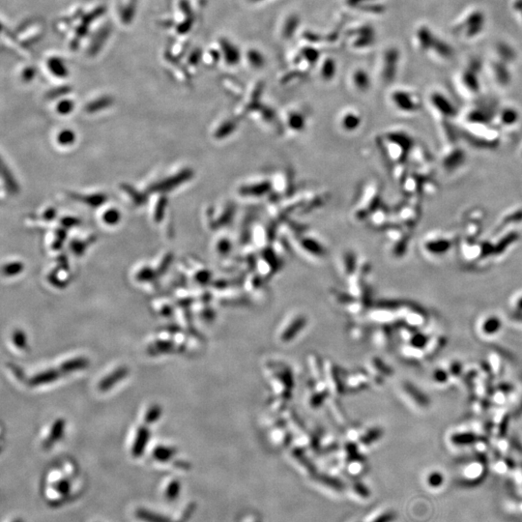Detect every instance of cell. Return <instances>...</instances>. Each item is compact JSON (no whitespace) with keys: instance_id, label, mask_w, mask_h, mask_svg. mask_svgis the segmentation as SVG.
Instances as JSON below:
<instances>
[{"instance_id":"52a82bcc","label":"cell","mask_w":522,"mask_h":522,"mask_svg":"<svg viewBox=\"0 0 522 522\" xmlns=\"http://www.w3.org/2000/svg\"><path fill=\"white\" fill-rule=\"evenodd\" d=\"M59 376H60V373L58 371L50 369V371H47L46 373L36 374L34 377L30 380V384L33 385V386L42 385V384H48V383L55 381Z\"/></svg>"},{"instance_id":"7402d4cb","label":"cell","mask_w":522,"mask_h":522,"mask_svg":"<svg viewBox=\"0 0 522 522\" xmlns=\"http://www.w3.org/2000/svg\"><path fill=\"white\" fill-rule=\"evenodd\" d=\"M13 340H14V343L17 345V347L20 348V349H25L26 346V335H25V332L23 331H16L13 335Z\"/></svg>"},{"instance_id":"4316f807","label":"cell","mask_w":522,"mask_h":522,"mask_svg":"<svg viewBox=\"0 0 522 522\" xmlns=\"http://www.w3.org/2000/svg\"><path fill=\"white\" fill-rule=\"evenodd\" d=\"M499 328V322L497 319H491L490 321L487 322L486 324V330L487 332H493Z\"/></svg>"},{"instance_id":"7a4b0ae2","label":"cell","mask_w":522,"mask_h":522,"mask_svg":"<svg viewBox=\"0 0 522 522\" xmlns=\"http://www.w3.org/2000/svg\"><path fill=\"white\" fill-rule=\"evenodd\" d=\"M361 122L362 118L359 113L353 111H347L342 113L339 117V126L341 130L346 133H352L360 127Z\"/></svg>"},{"instance_id":"44dd1931","label":"cell","mask_w":522,"mask_h":522,"mask_svg":"<svg viewBox=\"0 0 522 522\" xmlns=\"http://www.w3.org/2000/svg\"><path fill=\"white\" fill-rule=\"evenodd\" d=\"M161 413H162L161 408L158 405H153L148 409L146 415H145V421L149 424L154 423L161 416Z\"/></svg>"},{"instance_id":"d6986e66","label":"cell","mask_w":522,"mask_h":522,"mask_svg":"<svg viewBox=\"0 0 522 522\" xmlns=\"http://www.w3.org/2000/svg\"><path fill=\"white\" fill-rule=\"evenodd\" d=\"M235 124L231 123V122H224L222 123V125L219 127V129H216L215 132V137L216 138H223V137H226L228 136L231 132L230 130H234Z\"/></svg>"},{"instance_id":"484cf974","label":"cell","mask_w":522,"mask_h":522,"mask_svg":"<svg viewBox=\"0 0 522 522\" xmlns=\"http://www.w3.org/2000/svg\"><path fill=\"white\" fill-rule=\"evenodd\" d=\"M229 246H230V245H229V241H228L227 239L221 240V241H219V242L216 244V250H217V252H220V253L224 254V253H226V252H228V250L230 249V248H229Z\"/></svg>"},{"instance_id":"7c38bea8","label":"cell","mask_w":522,"mask_h":522,"mask_svg":"<svg viewBox=\"0 0 522 522\" xmlns=\"http://www.w3.org/2000/svg\"><path fill=\"white\" fill-rule=\"evenodd\" d=\"M120 220H121V215L117 209H106L102 214V221L105 224V226H116Z\"/></svg>"},{"instance_id":"6da1fadb","label":"cell","mask_w":522,"mask_h":522,"mask_svg":"<svg viewBox=\"0 0 522 522\" xmlns=\"http://www.w3.org/2000/svg\"><path fill=\"white\" fill-rule=\"evenodd\" d=\"M307 325V319L304 314L299 313H291L282 321L277 333V339L282 344H287L300 336Z\"/></svg>"},{"instance_id":"8992f818","label":"cell","mask_w":522,"mask_h":522,"mask_svg":"<svg viewBox=\"0 0 522 522\" xmlns=\"http://www.w3.org/2000/svg\"><path fill=\"white\" fill-rule=\"evenodd\" d=\"M149 436H150V431L148 428L146 427L139 428L137 437L135 439V443L133 446V453L135 456L140 455L143 452L145 449V446L148 443Z\"/></svg>"},{"instance_id":"8fae6325","label":"cell","mask_w":522,"mask_h":522,"mask_svg":"<svg viewBox=\"0 0 522 522\" xmlns=\"http://www.w3.org/2000/svg\"><path fill=\"white\" fill-rule=\"evenodd\" d=\"M64 427H65L64 421L63 420H57L53 424V426H52L51 432H50V436H49L48 440L46 441V444L48 446H52V444L55 443L57 440H59L61 436L63 435Z\"/></svg>"},{"instance_id":"e0dca14e","label":"cell","mask_w":522,"mask_h":522,"mask_svg":"<svg viewBox=\"0 0 522 522\" xmlns=\"http://www.w3.org/2000/svg\"><path fill=\"white\" fill-rule=\"evenodd\" d=\"M404 388L409 395H411L412 398L417 400L420 404L426 405L428 403V400L426 398H425V396H423V394L421 391H418L417 389L414 388V386H412L411 384H405Z\"/></svg>"},{"instance_id":"30bf717a","label":"cell","mask_w":522,"mask_h":522,"mask_svg":"<svg viewBox=\"0 0 522 522\" xmlns=\"http://www.w3.org/2000/svg\"><path fill=\"white\" fill-rule=\"evenodd\" d=\"M352 82L359 91H365L369 87V78L364 71H356L353 74Z\"/></svg>"},{"instance_id":"ba28073f","label":"cell","mask_w":522,"mask_h":522,"mask_svg":"<svg viewBox=\"0 0 522 522\" xmlns=\"http://www.w3.org/2000/svg\"><path fill=\"white\" fill-rule=\"evenodd\" d=\"M391 99L401 111H412L414 107L411 97H409L405 92H396L393 94Z\"/></svg>"},{"instance_id":"ffe728a7","label":"cell","mask_w":522,"mask_h":522,"mask_svg":"<svg viewBox=\"0 0 522 522\" xmlns=\"http://www.w3.org/2000/svg\"><path fill=\"white\" fill-rule=\"evenodd\" d=\"M178 493H179V484L177 482H175V481H172V482H170L167 485L166 489L165 490V495L164 496H165L166 499H168V500H172V499L176 498L178 496L177 495Z\"/></svg>"},{"instance_id":"5b68a950","label":"cell","mask_w":522,"mask_h":522,"mask_svg":"<svg viewBox=\"0 0 522 522\" xmlns=\"http://www.w3.org/2000/svg\"><path fill=\"white\" fill-rule=\"evenodd\" d=\"M128 374V369L125 366H121L114 371L113 374L105 376L104 379L99 384V389L102 391H106L111 389L115 383H118L122 378H124Z\"/></svg>"},{"instance_id":"5bb4252c","label":"cell","mask_w":522,"mask_h":522,"mask_svg":"<svg viewBox=\"0 0 522 522\" xmlns=\"http://www.w3.org/2000/svg\"><path fill=\"white\" fill-rule=\"evenodd\" d=\"M223 49H224V52H226V60L228 61V63L230 64H234L239 58V52L238 50L235 48L234 46H231L230 44L228 43H223Z\"/></svg>"},{"instance_id":"2e32d148","label":"cell","mask_w":522,"mask_h":522,"mask_svg":"<svg viewBox=\"0 0 522 522\" xmlns=\"http://www.w3.org/2000/svg\"><path fill=\"white\" fill-rule=\"evenodd\" d=\"M174 451L171 448L167 447H158L156 451H154V458H156L157 461H168L172 455Z\"/></svg>"},{"instance_id":"277c9868","label":"cell","mask_w":522,"mask_h":522,"mask_svg":"<svg viewBox=\"0 0 522 522\" xmlns=\"http://www.w3.org/2000/svg\"><path fill=\"white\" fill-rule=\"evenodd\" d=\"M286 123L287 130H290V133L292 134L301 133V130H304L306 126V118L303 113L293 111L287 114Z\"/></svg>"},{"instance_id":"9a60e30c","label":"cell","mask_w":522,"mask_h":522,"mask_svg":"<svg viewBox=\"0 0 522 522\" xmlns=\"http://www.w3.org/2000/svg\"><path fill=\"white\" fill-rule=\"evenodd\" d=\"M49 67L55 76L64 77L67 75V71H66L64 64L57 58H52V60H50Z\"/></svg>"},{"instance_id":"ac0fdd59","label":"cell","mask_w":522,"mask_h":522,"mask_svg":"<svg viewBox=\"0 0 522 522\" xmlns=\"http://www.w3.org/2000/svg\"><path fill=\"white\" fill-rule=\"evenodd\" d=\"M23 269L24 265L20 262H10L3 267V272L7 277H11L19 274Z\"/></svg>"},{"instance_id":"4fadbf2b","label":"cell","mask_w":522,"mask_h":522,"mask_svg":"<svg viewBox=\"0 0 522 522\" xmlns=\"http://www.w3.org/2000/svg\"><path fill=\"white\" fill-rule=\"evenodd\" d=\"M56 140L61 146H69L75 142L76 136L72 130H62L57 135Z\"/></svg>"},{"instance_id":"9c48e42d","label":"cell","mask_w":522,"mask_h":522,"mask_svg":"<svg viewBox=\"0 0 522 522\" xmlns=\"http://www.w3.org/2000/svg\"><path fill=\"white\" fill-rule=\"evenodd\" d=\"M87 365H88V361L85 358L72 359L61 365V374H63V373L68 374V373H72L75 371L82 369V368L86 367Z\"/></svg>"},{"instance_id":"cb8c5ba5","label":"cell","mask_w":522,"mask_h":522,"mask_svg":"<svg viewBox=\"0 0 522 522\" xmlns=\"http://www.w3.org/2000/svg\"><path fill=\"white\" fill-rule=\"evenodd\" d=\"M74 108V104L71 102V100H64V101H61L59 104H57V113H60V114H68L71 113Z\"/></svg>"},{"instance_id":"603a6c76","label":"cell","mask_w":522,"mask_h":522,"mask_svg":"<svg viewBox=\"0 0 522 522\" xmlns=\"http://www.w3.org/2000/svg\"><path fill=\"white\" fill-rule=\"evenodd\" d=\"M336 68L334 61H326L322 67V75L324 78H332V76H334Z\"/></svg>"},{"instance_id":"3957f363","label":"cell","mask_w":522,"mask_h":522,"mask_svg":"<svg viewBox=\"0 0 522 522\" xmlns=\"http://www.w3.org/2000/svg\"><path fill=\"white\" fill-rule=\"evenodd\" d=\"M269 183L266 181L258 182L245 183L241 187H239V192L246 197H261L265 194L264 192L270 188Z\"/></svg>"},{"instance_id":"d4e9b609","label":"cell","mask_w":522,"mask_h":522,"mask_svg":"<svg viewBox=\"0 0 522 522\" xmlns=\"http://www.w3.org/2000/svg\"><path fill=\"white\" fill-rule=\"evenodd\" d=\"M249 60L251 62L252 66L254 67H260L263 64V57L260 53L256 51H252L249 53Z\"/></svg>"}]
</instances>
